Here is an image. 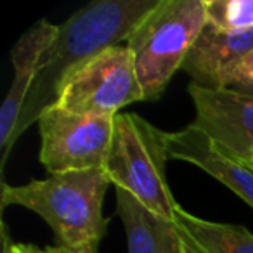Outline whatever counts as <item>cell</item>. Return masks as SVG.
<instances>
[{"label": "cell", "instance_id": "obj_1", "mask_svg": "<svg viewBox=\"0 0 253 253\" xmlns=\"http://www.w3.org/2000/svg\"><path fill=\"white\" fill-rule=\"evenodd\" d=\"M160 0H95L59 25L56 40L43 56L40 73L26 97L14 142L56 104L66 80L85 63L130 37Z\"/></svg>", "mask_w": 253, "mask_h": 253}, {"label": "cell", "instance_id": "obj_2", "mask_svg": "<svg viewBox=\"0 0 253 253\" xmlns=\"http://www.w3.org/2000/svg\"><path fill=\"white\" fill-rule=\"evenodd\" d=\"M109 180L104 169L78 170L32 180L23 186L2 184V208H28L50 225L57 246L70 253H97L108 218L102 201Z\"/></svg>", "mask_w": 253, "mask_h": 253}, {"label": "cell", "instance_id": "obj_3", "mask_svg": "<svg viewBox=\"0 0 253 253\" xmlns=\"http://www.w3.org/2000/svg\"><path fill=\"white\" fill-rule=\"evenodd\" d=\"M167 132L134 113L115 116L104 172L115 187L132 194L153 213L173 220L179 205L167 182Z\"/></svg>", "mask_w": 253, "mask_h": 253}, {"label": "cell", "instance_id": "obj_4", "mask_svg": "<svg viewBox=\"0 0 253 253\" xmlns=\"http://www.w3.org/2000/svg\"><path fill=\"white\" fill-rule=\"evenodd\" d=\"M207 25L203 0H160L126 39L144 101H155Z\"/></svg>", "mask_w": 253, "mask_h": 253}, {"label": "cell", "instance_id": "obj_5", "mask_svg": "<svg viewBox=\"0 0 253 253\" xmlns=\"http://www.w3.org/2000/svg\"><path fill=\"white\" fill-rule=\"evenodd\" d=\"M144 101L134 57L126 45H116L77 70L59 92L56 106L78 115L111 116L132 102Z\"/></svg>", "mask_w": 253, "mask_h": 253}, {"label": "cell", "instance_id": "obj_6", "mask_svg": "<svg viewBox=\"0 0 253 253\" xmlns=\"http://www.w3.org/2000/svg\"><path fill=\"white\" fill-rule=\"evenodd\" d=\"M115 118L71 113L50 106L39 118L40 162L50 175L104 169Z\"/></svg>", "mask_w": 253, "mask_h": 253}, {"label": "cell", "instance_id": "obj_7", "mask_svg": "<svg viewBox=\"0 0 253 253\" xmlns=\"http://www.w3.org/2000/svg\"><path fill=\"white\" fill-rule=\"evenodd\" d=\"M196 120L193 125L225 153L241 162H253V95L232 88L189 85Z\"/></svg>", "mask_w": 253, "mask_h": 253}, {"label": "cell", "instance_id": "obj_8", "mask_svg": "<svg viewBox=\"0 0 253 253\" xmlns=\"http://www.w3.org/2000/svg\"><path fill=\"white\" fill-rule=\"evenodd\" d=\"M59 26L40 19L30 26L21 39L12 47L11 59L14 66V77L5 101L0 109V153H2V169L5 167L11 148L14 146V134L21 120L26 97L35 84L43 64V56L56 40Z\"/></svg>", "mask_w": 253, "mask_h": 253}, {"label": "cell", "instance_id": "obj_9", "mask_svg": "<svg viewBox=\"0 0 253 253\" xmlns=\"http://www.w3.org/2000/svg\"><path fill=\"white\" fill-rule=\"evenodd\" d=\"M167 142L169 158L200 167L253 208V169L250 163L220 149L193 123L184 130L167 134Z\"/></svg>", "mask_w": 253, "mask_h": 253}, {"label": "cell", "instance_id": "obj_10", "mask_svg": "<svg viewBox=\"0 0 253 253\" xmlns=\"http://www.w3.org/2000/svg\"><path fill=\"white\" fill-rule=\"evenodd\" d=\"M253 49V28L246 32H225L205 25L191 47L182 70L194 85L205 88H225V78L241 57Z\"/></svg>", "mask_w": 253, "mask_h": 253}, {"label": "cell", "instance_id": "obj_11", "mask_svg": "<svg viewBox=\"0 0 253 253\" xmlns=\"http://www.w3.org/2000/svg\"><path fill=\"white\" fill-rule=\"evenodd\" d=\"M116 213L125 227L128 253H182L184 245L173 220L163 218L116 187Z\"/></svg>", "mask_w": 253, "mask_h": 253}, {"label": "cell", "instance_id": "obj_12", "mask_svg": "<svg viewBox=\"0 0 253 253\" xmlns=\"http://www.w3.org/2000/svg\"><path fill=\"white\" fill-rule=\"evenodd\" d=\"M173 222L191 253H253V234L243 225L205 220L180 207Z\"/></svg>", "mask_w": 253, "mask_h": 253}, {"label": "cell", "instance_id": "obj_13", "mask_svg": "<svg viewBox=\"0 0 253 253\" xmlns=\"http://www.w3.org/2000/svg\"><path fill=\"white\" fill-rule=\"evenodd\" d=\"M207 23L225 32L253 28V0H203Z\"/></svg>", "mask_w": 253, "mask_h": 253}, {"label": "cell", "instance_id": "obj_14", "mask_svg": "<svg viewBox=\"0 0 253 253\" xmlns=\"http://www.w3.org/2000/svg\"><path fill=\"white\" fill-rule=\"evenodd\" d=\"M225 87L253 95V49L229 71L225 78Z\"/></svg>", "mask_w": 253, "mask_h": 253}, {"label": "cell", "instance_id": "obj_15", "mask_svg": "<svg viewBox=\"0 0 253 253\" xmlns=\"http://www.w3.org/2000/svg\"><path fill=\"white\" fill-rule=\"evenodd\" d=\"M2 253H47L45 250L37 248L35 245L14 243L7 234V229L2 227Z\"/></svg>", "mask_w": 253, "mask_h": 253}, {"label": "cell", "instance_id": "obj_16", "mask_svg": "<svg viewBox=\"0 0 253 253\" xmlns=\"http://www.w3.org/2000/svg\"><path fill=\"white\" fill-rule=\"evenodd\" d=\"M45 252H47V253H70V252H66V250L59 248V246H52V248H45Z\"/></svg>", "mask_w": 253, "mask_h": 253}, {"label": "cell", "instance_id": "obj_17", "mask_svg": "<svg viewBox=\"0 0 253 253\" xmlns=\"http://www.w3.org/2000/svg\"><path fill=\"white\" fill-rule=\"evenodd\" d=\"M184 253H191V252H189V250H187V248H186V246H184Z\"/></svg>", "mask_w": 253, "mask_h": 253}, {"label": "cell", "instance_id": "obj_18", "mask_svg": "<svg viewBox=\"0 0 253 253\" xmlns=\"http://www.w3.org/2000/svg\"><path fill=\"white\" fill-rule=\"evenodd\" d=\"M250 167H252V169H253V162H250Z\"/></svg>", "mask_w": 253, "mask_h": 253}, {"label": "cell", "instance_id": "obj_19", "mask_svg": "<svg viewBox=\"0 0 253 253\" xmlns=\"http://www.w3.org/2000/svg\"><path fill=\"white\" fill-rule=\"evenodd\" d=\"M182 245H184V243H182ZM182 253H184V250H182Z\"/></svg>", "mask_w": 253, "mask_h": 253}]
</instances>
